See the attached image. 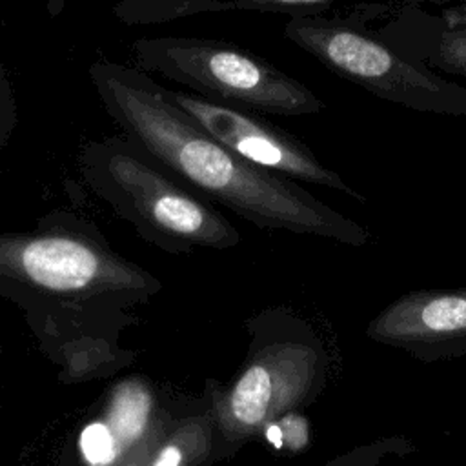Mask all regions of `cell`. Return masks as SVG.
<instances>
[{
	"instance_id": "obj_5",
	"label": "cell",
	"mask_w": 466,
	"mask_h": 466,
	"mask_svg": "<svg viewBox=\"0 0 466 466\" xmlns=\"http://www.w3.org/2000/svg\"><path fill=\"white\" fill-rule=\"evenodd\" d=\"M324 375L326 359L317 346L302 340L266 344L215 397V446L235 453L269 422L308 404Z\"/></svg>"
},
{
	"instance_id": "obj_3",
	"label": "cell",
	"mask_w": 466,
	"mask_h": 466,
	"mask_svg": "<svg viewBox=\"0 0 466 466\" xmlns=\"http://www.w3.org/2000/svg\"><path fill=\"white\" fill-rule=\"evenodd\" d=\"M284 36L335 75L382 100L424 113L466 116V86L404 58L362 25L320 15H291Z\"/></svg>"
},
{
	"instance_id": "obj_4",
	"label": "cell",
	"mask_w": 466,
	"mask_h": 466,
	"mask_svg": "<svg viewBox=\"0 0 466 466\" xmlns=\"http://www.w3.org/2000/svg\"><path fill=\"white\" fill-rule=\"evenodd\" d=\"M86 175L122 200L144 224L182 246L226 249L238 231L215 209L182 189L127 138L91 142L84 149Z\"/></svg>"
},
{
	"instance_id": "obj_1",
	"label": "cell",
	"mask_w": 466,
	"mask_h": 466,
	"mask_svg": "<svg viewBox=\"0 0 466 466\" xmlns=\"http://www.w3.org/2000/svg\"><path fill=\"white\" fill-rule=\"evenodd\" d=\"M91 84L109 118L157 166L266 229L362 246L370 233L291 178L264 169L222 146L171 102L149 73L96 60Z\"/></svg>"
},
{
	"instance_id": "obj_6",
	"label": "cell",
	"mask_w": 466,
	"mask_h": 466,
	"mask_svg": "<svg viewBox=\"0 0 466 466\" xmlns=\"http://www.w3.org/2000/svg\"><path fill=\"white\" fill-rule=\"evenodd\" d=\"M0 277L56 295L146 291L149 275L91 240L62 235H0Z\"/></svg>"
},
{
	"instance_id": "obj_7",
	"label": "cell",
	"mask_w": 466,
	"mask_h": 466,
	"mask_svg": "<svg viewBox=\"0 0 466 466\" xmlns=\"http://www.w3.org/2000/svg\"><path fill=\"white\" fill-rule=\"evenodd\" d=\"M166 93L206 133L242 158L288 178L324 186L360 202L366 200L337 171L324 166L302 140L273 126L260 115L184 91L166 87Z\"/></svg>"
},
{
	"instance_id": "obj_12",
	"label": "cell",
	"mask_w": 466,
	"mask_h": 466,
	"mask_svg": "<svg viewBox=\"0 0 466 466\" xmlns=\"http://www.w3.org/2000/svg\"><path fill=\"white\" fill-rule=\"evenodd\" d=\"M16 124H18L16 98H15V91H13V86L9 80L7 67H5L2 53H0V151L7 144Z\"/></svg>"
},
{
	"instance_id": "obj_2",
	"label": "cell",
	"mask_w": 466,
	"mask_h": 466,
	"mask_svg": "<svg viewBox=\"0 0 466 466\" xmlns=\"http://www.w3.org/2000/svg\"><path fill=\"white\" fill-rule=\"evenodd\" d=\"M137 69L186 86L195 95L268 116H308L326 102L271 62L213 38L157 36L133 44Z\"/></svg>"
},
{
	"instance_id": "obj_9",
	"label": "cell",
	"mask_w": 466,
	"mask_h": 466,
	"mask_svg": "<svg viewBox=\"0 0 466 466\" xmlns=\"http://www.w3.org/2000/svg\"><path fill=\"white\" fill-rule=\"evenodd\" d=\"M215 448L213 413L186 417L177 422L153 450L147 466H198Z\"/></svg>"
},
{
	"instance_id": "obj_10",
	"label": "cell",
	"mask_w": 466,
	"mask_h": 466,
	"mask_svg": "<svg viewBox=\"0 0 466 466\" xmlns=\"http://www.w3.org/2000/svg\"><path fill=\"white\" fill-rule=\"evenodd\" d=\"M357 0H228L229 9H269V11H288L289 15H319L322 9ZM360 2H382V4H400V5H448L461 0H360Z\"/></svg>"
},
{
	"instance_id": "obj_11",
	"label": "cell",
	"mask_w": 466,
	"mask_h": 466,
	"mask_svg": "<svg viewBox=\"0 0 466 466\" xmlns=\"http://www.w3.org/2000/svg\"><path fill=\"white\" fill-rule=\"evenodd\" d=\"M167 433V426L164 419H157L151 422L147 431L138 439L113 466H147V461L157 448V444L162 441V437Z\"/></svg>"
},
{
	"instance_id": "obj_8",
	"label": "cell",
	"mask_w": 466,
	"mask_h": 466,
	"mask_svg": "<svg viewBox=\"0 0 466 466\" xmlns=\"http://www.w3.org/2000/svg\"><path fill=\"white\" fill-rule=\"evenodd\" d=\"M368 335L426 360L462 353L466 350V288L400 295L368 324Z\"/></svg>"
}]
</instances>
